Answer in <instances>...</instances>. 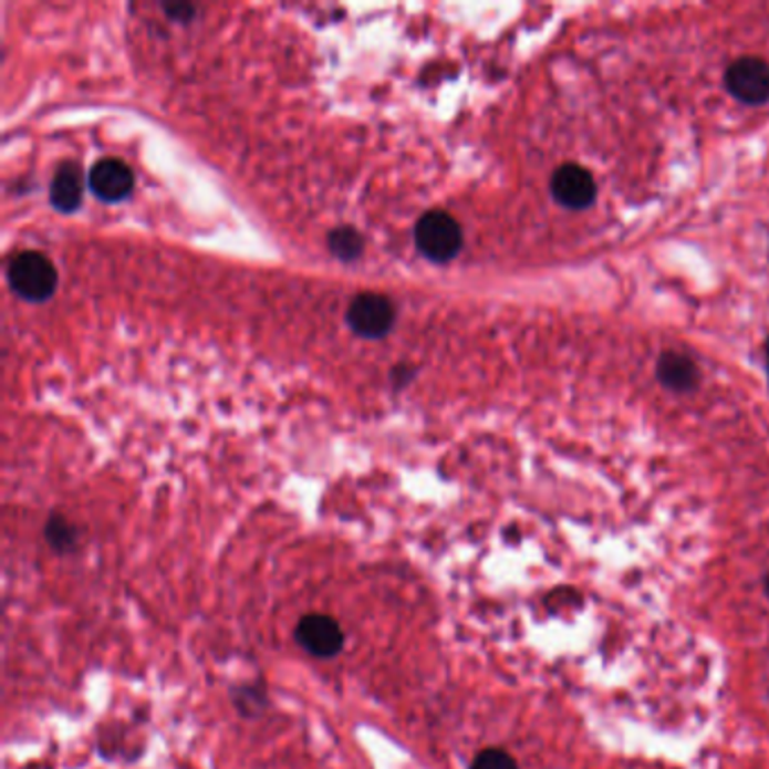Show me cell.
<instances>
[{"label":"cell","mask_w":769,"mask_h":769,"mask_svg":"<svg viewBox=\"0 0 769 769\" xmlns=\"http://www.w3.org/2000/svg\"><path fill=\"white\" fill-rule=\"evenodd\" d=\"M293 636L303 650H308L312 657H319V659L336 657L345 643V634L341 625L328 614L303 616L299 625H295Z\"/></svg>","instance_id":"cell-4"},{"label":"cell","mask_w":769,"mask_h":769,"mask_svg":"<svg viewBox=\"0 0 769 769\" xmlns=\"http://www.w3.org/2000/svg\"><path fill=\"white\" fill-rule=\"evenodd\" d=\"M765 591H767V596H769V575L765 578Z\"/></svg>","instance_id":"cell-15"},{"label":"cell","mask_w":769,"mask_h":769,"mask_svg":"<svg viewBox=\"0 0 769 769\" xmlns=\"http://www.w3.org/2000/svg\"><path fill=\"white\" fill-rule=\"evenodd\" d=\"M469 769H519V767L508 751L490 747V749H484L475 760H471Z\"/></svg>","instance_id":"cell-13"},{"label":"cell","mask_w":769,"mask_h":769,"mask_svg":"<svg viewBox=\"0 0 769 769\" xmlns=\"http://www.w3.org/2000/svg\"><path fill=\"white\" fill-rule=\"evenodd\" d=\"M657 380L673 393H690L699 384V371L686 354L664 352L657 362Z\"/></svg>","instance_id":"cell-8"},{"label":"cell","mask_w":769,"mask_h":769,"mask_svg":"<svg viewBox=\"0 0 769 769\" xmlns=\"http://www.w3.org/2000/svg\"><path fill=\"white\" fill-rule=\"evenodd\" d=\"M416 245L425 258L434 262H449L463 247V230L451 215L432 210L416 224Z\"/></svg>","instance_id":"cell-2"},{"label":"cell","mask_w":769,"mask_h":769,"mask_svg":"<svg viewBox=\"0 0 769 769\" xmlns=\"http://www.w3.org/2000/svg\"><path fill=\"white\" fill-rule=\"evenodd\" d=\"M82 195H84V179H82L80 165L77 163L59 165L50 186L52 206L62 212H73L80 208Z\"/></svg>","instance_id":"cell-9"},{"label":"cell","mask_w":769,"mask_h":769,"mask_svg":"<svg viewBox=\"0 0 769 769\" xmlns=\"http://www.w3.org/2000/svg\"><path fill=\"white\" fill-rule=\"evenodd\" d=\"M330 249L334 256H339L341 260H354L360 258L364 251V240L357 230L352 228H336L330 235Z\"/></svg>","instance_id":"cell-11"},{"label":"cell","mask_w":769,"mask_h":769,"mask_svg":"<svg viewBox=\"0 0 769 769\" xmlns=\"http://www.w3.org/2000/svg\"><path fill=\"white\" fill-rule=\"evenodd\" d=\"M8 280L21 299L30 303H43L54 293L56 271L43 253L23 251L12 258L8 267Z\"/></svg>","instance_id":"cell-1"},{"label":"cell","mask_w":769,"mask_h":769,"mask_svg":"<svg viewBox=\"0 0 769 769\" xmlns=\"http://www.w3.org/2000/svg\"><path fill=\"white\" fill-rule=\"evenodd\" d=\"M765 368H767V377H769V336L765 341Z\"/></svg>","instance_id":"cell-14"},{"label":"cell","mask_w":769,"mask_h":769,"mask_svg":"<svg viewBox=\"0 0 769 769\" xmlns=\"http://www.w3.org/2000/svg\"><path fill=\"white\" fill-rule=\"evenodd\" d=\"M89 186L102 201H121L134 190V172L121 158H102L89 172Z\"/></svg>","instance_id":"cell-7"},{"label":"cell","mask_w":769,"mask_h":769,"mask_svg":"<svg viewBox=\"0 0 769 769\" xmlns=\"http://www.w3.org/2000/svg\"><path fill=\"white\" fill-rule=\"evenodd\" d=\"M551 195L560 206L569 210H584L596 201L599 188L589 169L575 163H567L553 174Z\"/></svg>","instance_id":"cell-6"},{"label":"cell","mask_w":769,"mask_h":769,"mask_svg":"<svg viewBox=\"0 0 769 769\" xmlns=\"http://www.w3.org/2000/svg\"><path fill=\"white\" fill-rule=\"evenodd\" d=\"M45 540L56 553H73L77 547V530L62 515H52L45 523Z\"/></svg>","instance_id":"cell-10"},{"label":"cell","mask_w":769,"mask_h":769,"mask_svg":"<svg viewBox=\"0 0 769 769\" xmlns=\"http://www.w3.org/2000/svg\"><path fill=\"white\" fill-rule=\"evenodd\" d=\"M232 702L238 704V708L242 711V716H258L260 708L267 706V697L262 690L253 688V686H242L235 688L232 693Z\"/></svg>","instance_id":"cell-12"},{"label":"cell","mask_w":769,"mask_h":769,"mask_svg":"<svg viewBox=\"0 0 769 769\" xmlns=\"http://www.w3.org/2000/svg\"><path fill=\"white\" fill-rule=\"evenodd\" d=\"M729 95L749 106H760L769 100V66L758 56H742L725 73Z\"/></svg>","instance_id":"cell-3"},{"label":"cell","mask_w":769,"mask_h":769,"mask_svg":"<svg viewBox=\"0 0 769 769\" xmlns=\"http://www.w3.org/2000/svg\"><path fill=\"white\" fill-rule=\"evenodd\" d=\"M395 310L380 293H362L347 308V325L366 339H382L391 332Z\"/></svg>","instance_id":"cell-5"}]
</instances>
